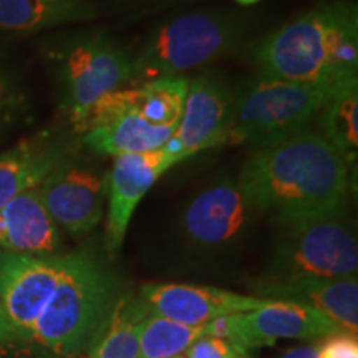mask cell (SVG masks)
<instances>
[{"mask_svg":"<svg viewBox=\"0 0 358 358\" xmlns=\"http://www.w3.org/2000/svg\"><path fill=\"white\" fill-rule=\"evenodd\" d=\"M319 358H358L357 337L350 334H335L319 345Z\"/></svg>","mask_w":358,"mask_h":358,"instance_id":"d4e9b609","label":"cell"},{"mask_svg":"<svg viewBox=\"0 0 358 358\" xmlns=\"http://www.w3.org/2000/svg\"><path fill=\"white\" fill-rule=\"evenodd\" d=\"M272 274L267 279L357 277V237L340 213L282 224Z\"/></svg>","mask_w":358,"mask_h":358,"instance_id":"8992f818","label":"cell"},{"mask_svg":"<svg viewBox=\"0 0 358 358\" xmlns=\"http://www.w3.org/2000/svg\"><path fill=\"white\" fill-rule=\"evenodd\" d=\"M234 96L219 78L189 80L181 120L173 138L189 158L199 151L226 145L229 136Z\"/></svg>","mask_w":358,"mask_h":358,"instance_id":"7c38bea8","label":"cell"},{"mask_svg":"<svg viewBox=\"0 0 358 358\" xmlns=\"http://www.w3.org/2000/svg\"><path fill=\"white\" fill-rule=\"evenodd\" d=\"M20 105V95L10 80L0 70V124L7 123Z\"/></svg>","mask_w":358,"mask_h":358,"instance_id":"484cf974","label":"cell"},{"mask_svg":"<svg viewBox=\"0 0 358 358\" xmlns=\"http://www.w3.org/2000/svg\"><path fill=\"white\" fill-rule=\"evenodd\" d=\"M178 127H159L153 124L141 116L128 113L90 129L83 134V145L100 156L143 155L159 150L171 140Z\"/></svg>","mask_w":358,"mask_h":358,"instance_id":"ac0fdd59","label":"cell"},{"mask_svg":"<svg viewBox=\"0 0 358 358\" xmlns=\"http://www.w3.org/2000/svg\"><path fill=\"white\" fill-rule=\"evenodd\" d=\"M133 60L113 40L92 35L77 40L62 58V80L71 123L106 93L131 83Z\"/></svg>","mask_w":358,"mask_h":358,"instance_id":"ba28073f","label":"cell"},{"mask_svg":"<svg viewBox=\"0 0 358 358\" xmlns=\"http://www.w3.org/2000/svg\"><path fill=\"white\" fill-rule=\"evenodd\" d=\"M113 302L115 280L105 266L85 250L66 254L62 279L35 320L29 340L57 355H77L95 347L110 324Z\"/></svg>","mask_w":358,"mask_h":358,"instance_id":"3957f363","label":"cell"},{"mask_svg":"<svg viewBox=\"0 0 358 358\" xmlns=\"http://www.w3.org/2000/svg\"><path fill=\"white\" fill-rule=\"evenodd\" d=\"M340 87L287 82L262 75L249 80L234 96L227 145L264 150L290 140L306 131L307 124L319 116L322 106Z\"/></svg>","mask_w":358,"mask_h":358,"instance_id":"277c9868","label":"cell"},{"mask_svg":"<svg viewBox=\"0 0 358 358\" xmlns=\"http://www.w3.org/2000/svg\"><path fill=\"white\" fill-rule=\"evenodd\" d=\"M250 209L237 182H217L191 201L182 224L194 243L221 245L244 229Z\"/></svg>","mask_w":358,"mask_h":358,"instance_id":"9a60e30c","label":"cell"},{"mask_svg":"<svg viewBox=\"0 0 358 358\" xmlns=\"http://www.w3.org/2000/svg\"><path fill=\"white\" fill-rule=\"evenodd\" d=\"M70 158L69 146L43 133L20 141L0 156V209L8 201L34 189L55 169Z\"/></svg>","mask_w":358,"mask_h":358,"instance_id":"e0dca14e","label":"cell"},{"mask_svg":"<svg viewBox=\"0 0 358 358\" xmlns=\"http://www.w3.org/2000/svg\"><path fill=\"white\" fill-rule=\"evenodd\" d=\"M95 17L85 0H0V29L40 30Z\"/></svg>","mask_w":358,"mask_h":358,"instance_id":"d6986e66","label":"cell"},{"mask_svg":"<svg viewBox=\"0 0 358 358\" xmlns=\"http://www.w3.org/2000/svg\"><path fill=\"white\" fill-rule=\"evenodd\" d=\"M60 248V234L38 186L22 192L0 209V249L29 256H53Z\"/></svg>","mask_w":358,"mask_h":358,"instance_id":"2e32d148","label":"cell"},{"mask_svg":"<svg viewBox=\"0 0 358 358\" xmlns=\"http://www.w3.org/2000/svg\"><path fill=\"white\" fill-rule=\"evenodd\" d=\"M65 264L66 256H29L0 249V343L29 340Z\"/></svg>","mask_w":358,"mask_h":358,"instance_id":"52a82bcc","label":"cell"},{"mask_svg":"<svg viewBox=\"0 0 358 358\" xmlns=\"http://www.w3.org/2000/svg\"><path fill=\"white\" fill-rule=\"evenodd\" d=\"M234 2L239 3V6H244V7H248V6H254V3L261 2V0H234Z\"/></svg>","mask_w":358,"mask_h":358,"instance_id":"83f0119b","label":"cell"},{"mask_svg":"<svg viewBox=\"0 0 358 358\" xmlns=\"http://www.w3.org/2000/svg\"><path fill=\"white\" fill-rule=\"evenodd\" d=\"M262 77L299 83L343 85L357 77L358 17L350 2L303 13L256 48Z\"/></svg>","mask_w":358,"mask_h":358,"instance_id":"7a4b0ae2","label":"cell"},{"mask_svg":"<svg viewBox=\"0 0 358 358\" xmlns=\"http://www.w3.org/2000/svg\"><path fill=\"white\" fill-rule=\"evenodd\" d=\"M243 27L226 12H191L159 27L133 60L131 87L181 73L234 50Z\"/></svg>","mask_w":358,"mask_h":358,"instance_id":"5b68a950","label":"cell"},{"mask_svg":"<svg viewBox=\"0 0 358 358\" xmlns=\"http://www.w3.org/2000/svg\"><path fill=\"white\" fill-rule=\"evenodd\" d=\"M320 133L348 164L358 148V78L335 90L319 113Z\"/></svg>","mask_w":358,"mask_h":358,"instance_id":"ffe728a7","label":"cell"},{"mask_svg":"<svg viewBox=\"0 0 358 358\" xmlns=\"http://www.w3.org/2000/svg\"><path fill=\"white\" fill-rule=\"evenodd\" d=\"M257 297L289 301L324 313L340 330L357 335L358 330V282L357 277L343 279H262L254 285Z\"/></svg>","mask_w":358,"mask_h":358,"instance_id":"4fadbf2b","label":"cell"},{"mask_svg":"<svg viewBox=\"0 0 358 358\" xmlns=\"http://www.w3.org/2000/svg\"><path fill=\"white\" fill-rule=\"evenodd\" d=\"M237 186L249 206L280 224L342 211L350 164L320 131L295 134L245 161Z\"/></svg>","mask_w":358,"mask_h":358,"instance_id":"6da1fadb","label":"cell"},{"mask_svg":"<svg viewBox=\"0 0 358 358\" xmlns=\"http://www.w3.org/2000/svg\"><path fill=\"white\" fill-rule=\"evenodd\" d=\"M201 337H204V325L187 327L151 313L140 334V358L181 355Z\"/></svg>","mask_w":358,"mask_h":358,"instance_id":"603a6c76","label":"cell"},{"mask_svg":"<svg viewBox=\"0 0 358 358\" xmlns=\"http://www.w3.org/2000/svg\"><path fill=\"white\" fill-rule=\"evenodd\" d=\"M182 161L181 156L164 145L159 150L143 155H127L115 158L106 178V249L113 256L122 248L129 221L140 201L164 173Z\"/></svg>","mask_w":358,"mask_h":358,"instance_id":"30bf717a","label":"cell"},{"mask_svg":"<svg viewBox=\"0 0 358 358\" xmlns=\"http://www.w3.org/2000/svg\"><path fill=\"white\" fill-rule=\"evenodd\" d=\"M141 301L153 315L187 327H201L221 315L256 310L268 299L187 284H146Z\"/></svg>","mask_w":358,"mask_h":358,"instance_id":"8fae6325","label":"cell"},{"mask_svg":"<svg viewBox=\"0 0 358 358\" xmlns=\"http://www.w3.org/2000/svg\"><path fill=\"white\" fill-rule=\"evenodd\" d=\"M53 222L71 236L95 229L106 201V178L95 169L66 158L38 186Z\"/></svg>","mask_w":358,"mask_h":358,"instance_id":"9c48e42d","label":"cell"},{"mask_svg":"<svg viewBox=\"0 0 358 358\" xmlns=\"http://www.w3.org/2000/svg\"><path fill=\"white\" fill-rule=\"evenodd\" d=\"M171 358H186V357H182V355H176V357H171Z\"/></svg>","mask_w":358,"mask_h":358,"instance_id":"f1b7e54d","label":"cell"},{"mask_svg":"<svg viewBox=\"0 0 358 358\" xmlns=\"http://www.w3.org/2000/svg\"><path fill=\"white\" fill-rule=\"evenodd\" d=\"M282 358H319V345L295 347Z\"/></svg>","mask_w":358,"mask_h":358,"instance_id":"4316f807","label":"cell"},{"mask_svg":"<svg viewBox=\"0 0 358 358\" xmlns=\"http://www.w3.org/2000/svg\"><path fill=\"white\" fill-rule=\"evenodd\" d=\"M245 355L248 353L231 345L226 340L206 335L186 348V358H244Z\"/></svg>","mask_w":358,"mask_h":358,"instance_id":"cb8c5ba5","label":"cell"},{"mask_svg":"<svg viewBox=\"0 0 358 358\" xmlns=\"http://www.w3.org/2000/svg\"><path fill=\"white\" fill-rule=\"evenodd\" d=\"M338 325L324 313L289 301H271L256 310L239 313L237 348L274 345L279 338H317L340 334Z\"/></svg>","mask_w":358,"mask_h":358,"instance_id":"5bb4252c","label":"cell"},{"mask_svg":"<svg viewBox=\"0 0 358 358\" xmlns=\"http://www.w3.org/2000/svg\"><path fill=\"white\" fill-rule=\"evenodd\" d=\"M189 80L159 78L134 87V115L159 127H178Z\"/></svg>","mask_w":358,"mask_h":358,"instance_id":"7402d4cb","label":"cell"},{"mask_svg":"<svg viewBox=\"0 0 358 358\" xmlns=\"http://www.w3.org/2000/svg\"><path fill=\"white\" fill-rule=\"evenodd\" d=\"M150 315V308L141 299H122L90 358H140V334Z\"/></svg>","mask_w":358,"mask_h":358,"instance_id":"44dd1931","label":"cell"}]
</instances>
